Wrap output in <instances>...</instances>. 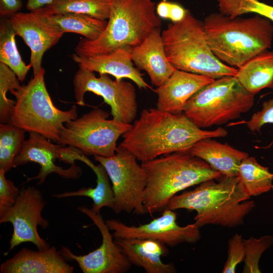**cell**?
I'll return each mask as SVG.
<instances>
[{
  "instance_id": "484cf974",
  "label": "cell",
  "mask_w": 273,
  "mask_h": 273,
  "mask_svg": "<svg viewBox=\"0 0 273 273\" xmlns=\"http://www.w3.org/2000/svg\"><path fill=\"white\" fill-rule=\"evenodd\" d=\"M237 177L250 197L272 190L273 174L267 167L259 164L255 157L248 156L241 162Z\"/></svg>"
},
{
  "instance_id": "52a82bcc",
  "label": "cell",
  "mask_w": 273,
  "mask_h": 273,
  "mask_svg": "<svg viewBox=\"0 0 273 273\" xmlns=\"http://www.w3.org/2000/svg\"><path fill=\"white\" fill-rule=\"evenodd\" d=\"M44 73L42 68L26 85L10 90L16 104L8 123L57 143L65 123L77 118V107L62 111L55 106L46 86Z\"/></svg>"
},
{
  "instance_id": "7c38bea8",
  "label": "cell",
  "mask_w": 273,
  "mask_h": 273,
  "mask_svg": "<svg viewBox=\"0 0 273 273\" xmlns=\"http://www.w3.org/2000/svg\"><path fill=\"white\" fill-rule=\"evenodd\" d=\"M46 204L41 191L37 188L28 187L21 189L14 205L0 218L1 223L10 222L13 228L7 253L25 242L33 243L38 250L50 247L37 231L38 226L43 229L49 226V221L41 214Z\"/></svg>"
},
{
  "instance_id": "8d00e7d4",
  "label": "cell",
  "mask_w": 273,
  "mask_h": 273,
  "mask_svg": "<svg viewBox=\"0 0 273 273\" xmlns=\"http://www.w3.org/2000/svg\"><path fill=\"white\" fill-rule=\"evenodd\" d=\"M188 10H186L180 5L171 2L169 18L172 23H175L182 20L186 16Z\"/></svg>"
},
{
  "instance_id": "6da1fadb",
  "label": "cell",
  "mask_w": 273,
  "mask_h": 273,
  "mask_svg": "<svg viewBox=\"0 0 273 273\" xmlns=\"http://www.w3.org/2000/svg\"><path fill=\"white\" fill-rule=\"evenodd\" d=\"M228 133L220 127L214 130L201 128L184 113L173 114L156 108L145 109L131 127L122 134L118 146L144 162L161 155L189 151L202 139L224 137Z\"/></svg>"
},
{
  "instance_id": "7a4b0ae2",
  "label": "cell",
  "mask_w": 273,
  "mask_h": 273,
  "mask_svg": "<svg viewBox=\"0 0 273 273\" xmlns=\"http://www.w3.org/2000/svg\"><path fill=\"white\" fill-rule=\"evenodd\" d=\"M203 182L194 189L173 196L165 209L194 210L195 224L233 228L242 225L255 207L237 176H222Z\"/></svg>"
},
{
  "instance_id": "d6986e66",
  "label": "cell",
  "mask_w": 273,
  "mask_h": 273,
  "mask_svg": "<svg viewBox=\"0 0 273 273\" xmlns=\"http://www.w3.org/2000/svg\"><path fill=\"white\" fill-rule=\"evenodd\" d=\"M54 246L34 251L22 248L2 263L1 273H72L74 267L67 263Z\"/></svg>"
},
{
  "instance_id": "e575fe53",
  "label": "cell",
  "mask_w": 273,
  "mask_h": 273,
  "mask_svg": "<svg viewBox=\"0 0 273 273\" xmlns=\"http://www.w3.org/2000/svg\"><path fill=\"white\" fill-rule=\"evenodd\" d=\"M246 126L252 132H260V129L265 124H273V99L264 101L262 109L254 113L251 118L245 122ZM273 145V139L264 149H268Z\"/></svg>"
},
{
  "instance_id": "ffe728a7",
  "label": "cell",
  "mask_w": 273,
  "mask_h": 273,
  "mask_svg": "<svg viewBox=\"0 0 273 273\" xmlns=\"http://www.w3.org/2000/svg\"><path fill=\"white\" fill-rule=\"evenodd\" d=\"M161 28L155 29L141 44L132 48L131 59L136 68L145 71L151 83L161 85L176 69L167 59Z\"/></svg>"
},
{
  "instance_id": "4316f807",
  "label": "cell",
  "mask_w": 273,
  "mask_h": 273,
  "mask_svg": "<svg viewBox=\"0 0 273 273\" xmlns=\"http://www.w3.org/2000/svg\"><path fill=\"white\" fill-rule=\"evenodd\" d=\"M111 0H56L32 11L41 15L73 13L107 20L110 15Z\"/></svg>"
},
{
  "instance_id": "1f68e13d",
  "label": "cell",
  "mask_w": 273,
  "mask_h": 273,
  "mask_svg": "<svg viewBox=\"0 0 273 273\" xmlns=\"http://www.w3.org/2000/svg\"><path fill=\"white\" fill-rule=\"evenodd\" d=\"M245 257L243 273H260L259 263L262 254L273 245V236L264 235L244 240Z\"/></svg>"
},
{
  "instance_id": "d6a6232c",
  "label": "cell",
  "mask_w": 273,
  "mask_h": 273,
  "mask_svg": "<svg viewBox=\"0 0 273 273\" xmlns=\"http://www.w3.org/2000/svg\"><path fill=\"white\" fill-rule=\"evenodd\" d=\"M245 249L244 239L241 235L235 234L228 242L227 260L222 273H235L237 266L244 260Z\"/></svg>"
},
{
  "instance_id": "f35d334b",
  "label": "cell",
  "mask_w": 273,
  "mask_h": 273,
  "mask_svg": "<svg viewBox=\"0 0 273 273\" xmlns=\"http://www.w3.org/2000/svg\"><path fill=\"white\" fill-rule=\"evenodd\" d=\"M56 0H27L26 8L30 12H32L47 5Z\"/></svg>"
},
{
  "instance_id": "3957f363",
  "label": "cell",
  "mask_w": 273,
  "mask_h": 273,
  "mask_svg": "<svg viewBox=\"0 0 273 273\" xmlns=\"http://www.w3.org/2000/svg\"><path fill=\"white\" fill-rule=\"evenodd\" d=\"M271 22L257 14L249 18H231L219 12L206 17L203 24L208 43L215 56L238 69L271 48Z\"/></svg>"
},
{
  "instance_id": "9a60e30c",
  "label": "cell",
  "mask_w": 273,
  "mask_h": 273,
  "mask_svg": "<svg viewBox=\"0 0 273 273\" xmlns=\"http://www.w3.org/2000/svg\"><path fill=\"white\" fill-rule=\"evenodd\" d=\"M50 140L36 132H29V138L23 143L21 149L15 157L13 167L24 165L33 162L40 166L39 172L35 176L28 178L25 183L38 179L37 184L44 183L47 176L55 173L65 178H77L82 173L81 168L75 164L67 169L57 165L55 160H60L63 145H55Z\"/></svg>"
},
{
  "instance_id": "cb8c5ba5",
  "label": "cell",
  "mask_w": 273,
  "mask_h": 273,
  "mask_svg": "<svg viewBox=\"0 0 273 273\" xmlns=\"http://www.w3.org/2000/svg\"><path fill=\"white\" fill-rule=\"evenodd\" d=\"M235 76L253 95L264 88L273 89V51L266 50L251 58L238 69Z\"/></svg>"
},
{
  "instance_id": "9c48e42d",
  "label": "cell",
  "mask_w": 273,
  "mask_h": 273,
  "mask_svg": "<svg viewBox=\"0 0 273 273\" xmlns=\"http://www.w3.org/2000/svg\"><path fill=\"white\" fill-rule=\"evenodd\" d=\"M109 116L107 112L97 108L65 123L57 143L74 147L85 155L114 156L118 139L132 125L108 119Z\"/></svg>"
},
{
  "instance_id": "83f0119b",
  "label": "cell",
  "mask_w": 273,
  "mask_h": 273,
  "mask_svg": "<svg viewBox=\"0 0 273 273\" xmlns=\"http://www.w3.org/2000/svg\"><path fill=\"white\" fill-rule=\"evenodd\" d=\"M14 30L9 18H1L0 62L7 65L23 82L32 65L26 64L17 49Z\"/></svg>"
},
{
  "instance_id": "836d02e7",
  "label": "cell",
  "mask_w": 273,
  "mask_h": 273,
  "mask_svg": "<svg viewBox=\"0 0 273 273\" xmlns=\"http://www.w3.org/2000/svg\"><path fill=\"white\" fill-rule=\"evenodd\" d=\"M6 172L0 169V218L15 203L20 190L5 177Z\"/></svg>"
},
{
  "instance_id": "4fadbf2b",
  "label": "cell",
  "mask_w": 273,
  "mask_h": 273,
  "mask_svg": "<svg viewBox=\"0 0 273 273\" xmlns=\"http://www.w3.org/2000/svg\"><path fill=\"white\" fill-rule=\"evenodd\" d=\"M176 215L174 210L165 209L160 216L144 224L128 225L115 219H107L106 223L115 239H151L171 247L198 241L201 238L200 228L195 223L179 225Z\"/></svg>"
},
{
  "instance_id": "7402d4cb",
  "label": "cell",
  "mask_w": 273,
  "mask_h": 273,
  "mask_svg": "<svg viewBox=\"0 0 273 273\" xmlns=\"http://www.w3.org/2000/svg\"><path fill=\"white\" fill-rule=\"evenodd\" d=\"M212 139L198 141L189 151L205 161L223 176H237L241 162L249 156L248 154Z\"/></svg>"
},
{
  "instance_id": "603a6c76",
  "label": "cell",
  "mask_w": 273,
  "mask_h": 273,
  "mask_svg": "<svg viewBox=\"0 0 273 273\" xmlns=\"http://www.w3.org/2000/svg\"><path fill=\"white\" fill-rule=\"evenodd\" d=\"M35 14L43 23L58 32L76 33L89 40L97 39L107 25V20L81 14L65 13L50 15Z\"/></svg>"
},
{
  "instance_id": "8992f818",
  "label": "cell",
  "mask_w": 273,
  "mask_h": 273,
  "mask_svg": "<svg viewBox=\"0 0 273 273\" xmlns=\"http://www.w3.org/2000/svg\"><path fill=\"white\" fill-rule=\"evenodd\" d=\"M161 35L167 59L176 69L214 79L237 74L238 69L215 56L208 43L203 22L189 11L180 21L169 23Z\"/></svg>"
},
{
  "instance_id": "5bb4252c",
  "label": "cell",
  "mask_w": 273,
  "mask_h": 273,
  "mask_svg": "<svg viewBox=\"0 0 273 273\" xmlns=\"http://www.w3.org/2000/svg\"><path fill=\"white\" fill-rule=\"evenodd\" d=\"M78 210L86 215L93 221L102 236V243L96 250L83 255L73 253L66 247H62V256L75 260L84 273H125L128 271L131 264L115 242L108 226L100 214L91 209L79 206Z\"/></svg>"
},
{
  "instance_id": "e0dca14e",
  "label": "cell",
  "mask_w": 273,
  "mask_h": 273,
  "mask_svg": "<svg viewBox=\"0 0 273 273\" xmlns=\"http://www.w3.org/2000/svg\"><path fill=\"white\" fill-rule=\"evenodd\" d=\"M131 49L129 47H120L107 54L90 56L74 53L71 58L79 68L97 72L100 74L111 75L117 80L128 78L133 81L139 88L151 89L140 70L132 63Z\"/></svg>"
},
{
  "instance_id": "d590c367",
  "label": "cell",
  "mask_w": 273,
  "mask_h": 273,
  "mask_svg": "<svg viewBox=\"0 0 273 273\" xmlns=\"http://www.w3.org/2000/svg\"><path fill=\"white\" fill-rule=\"evenodd\" d=\"M23 7L21 0H0L1 18H10Z\"/></svg>"
},
{
  "instance_id": "74e56055",
  "label": "cell",
  "mask_w": 273,
  "mask_h": 273,
  "mask_svg": "<svg viewBox=\"0 0 273 273\" xmlns=\"http://www.w3.org/2000/svg\"><path fill=\"white\" fill-rule=\"evenodd\" d=\"M170 5L171 2L166 0H163L157 4L156 12L160 18L169 19Z\"/></svg>"
},
{
  "instance_id": "4dcf8cb0",
  "label": "cell",
  "mask_w": 273,
  "mask_h": 273,
  "mask_svg": "<svg viewBox=\"0 0 273 273\" xmlns=\"http://www.w3.org/2000/svg\"><path fill=\"white\" fill-rule=\"evenodd\" d=\"M13 71L0 62V122L8 123L16 104V101L8 98L7 92L17 89L21 85Z\"/></svg>"
},
{
  "instance_id": "ab89813d",
  "label": "cell",
  "mask_w": 273,
  "mask_h": 273,
  "mask_svg": "<svg viewBox=\"0 0 273 273\" xmlns=\"http://www.w3.org/2000/svg\"><path fill=\"white\" fill-rule=\"evenodd\" d=\"M272 190H273V184H272Z\"/></svg>"
},
{
  "instance_id": "5b68a950",
  "label": "cell",
  "mask_w": 273,
  "mask_h": 273,
  "mask_svg": "<svg viewBox=\"0 0 273 273\" xmlns=\"http://www.w3.org/2000/svg\"><path fill=\"white\" fill-rule=\"evenodd\" d=\"M161 18L152 0H111L107 25L96 39H81L75 48L79 55L108 53L120 47H135L155 29Z\"/></svg>"
},
{
  "instance_id": "ba28073f",
  "label": "cell",
  "mask_w": 273,
  "mask_h": 273,
  "mask_svg": "<svg viewBox=\"0 0 273 273\" xmlns=\"http://www.w3.org/2000/svg\"><path fill=\"white\" fill-rule=\"evenodd\" d=\"M254 104V95L235 76H226L214 79L195 94L186 103L183 113L204 129L239 118Z\"/></svg>"
},
{
  "instance_id": "f1b7e54d",
  "label": "cell",
  "mask_w": 273,
  "mask_h": 273,
  "mask_svg": "<svg viewBox=\"0 0 273 273\" xmlns=\"http://www.w3.org/2000/svg\"><path fill=\"white\" fill-rule=\"evenodd\" d=\"M25 131L8 123L0 125V169L6 172L13 167L14 159L24 141Z\"/></svg>"
},
{
  "instance_id": "277c9868",
  "label": "cell",
  "mask_w": 273,
  "mask_h": 273,
  "mask_svg": "<svg viewBox=\"0 0 273 273\" xmlns=\"http://www.w3.org/2000/svg\"><path fill=\"white\" fill-rule=\"evenodd\" d=\"M147 174L144 194L146 213L164 210L179 192L223 175L189 151L176 152L142 162Z\"/></svg>"
},
{
  "instance_id": "8fae6325",
  "label": "cell",
  "mask_w": 273,
  "mask_h": 273,
  "mask_svg": "<svg viewBox=\"0 0 273 273\" xmlns=\"http://www.w3.org/2000/svg\"><path fill=\"white\" fill-rule=\"evenodd\" d=\"M74 97L76 104L85 105L84 96L92 92L103 98L110 106L113 119L131 124L138 113L136 95L134 85L129 82L112 80L109 74L96 77L94 72L79 68L73 80Z\"/></svg>"
},
{
  "instance_id": "f546056e",
  "label": "cell",
  "mask_w": 273,
  "mask_h": 273,
  "mask_svg": "<svg viewBox=\"0 0 273 273\" xmlns=\"http://www.w3.org/2000/svg\"><path fill=\"white\" fill-rule=\"evenodd\" d=\"M220 13L234 18L248 13H254L273 22V6L259 0H217Z\"/></svg>"
},
{
  "instance_id": "2e32d148",
  "label": "cell",
  "mask_w": 273,
  "mask_h": 273,
  "mask_svg": "<svg viewBox=\"0 0 273 273\" xmlns=\"http://www.w3.org/2000/svg\"><path fill=\"white\" fill-rule=\"evenodd\" d=\"M9 18L16 35L23 39L30 50V63L35 76L42 68L44 53L56 45L64 33L48 26L33 12H19Z\"/></svg>"
},
{
  "instance_id": "d4e9b609",
  "label": "cell",
  "mask_w": 273,
  "mask_h": 273,
  "mask_svg": "<svg viewBox=\"0 0 273 273\" xmlns=\"http://www.w3.org/2000/svg\"><path fill=\"white\" fill-rule=\"evenodd\" d=\"M86 155H81L79 160L85 163L94 172L97 176V185L95 188H82L76 191L66 192L52 194L56 198H64L74 196H83L90 198L93 202L92 210L99 214L104 207L113 209L114 205V196L110 178L104 166L99 163L95 165Z\"/></svg>"
},
{
  "instance_id": "44dd1931",
  "label": "cell",
  "mask_w": 273,
  "mask_h": 273,
  "mask_svg": "<svg viewBox=\"0 0 273 273\" xmlns=\"http://www.w3.org/2000/svg\"><path fill=\"white\" fill-rule=\"evenodd\" d=\"M115 242L131 263L143 268L147 273H174L176 271L172 263H165L162 257L167 256V245L158 241L141 239H115Z\"/></svg>"
},
{
  "instance_id": "ac0fdd59",
  "label": "cell",
  "mask_w": 273,
  "mask_h": 273,
  "mask_svg": "<svg viewBox=\"0 0 273 273\" xmlns=\"http://www.w3.org/2000/svg\"><path fill=\"white\" fill-rule=\"evenodd\" d=\"M214 80L206 76L176 69L154 90L158 97L156 108L173 114L182 113L189 99Z\"/></svg>"
},
{
  "instance_id": "30bf717a",
  "label": "cell",
  "mask_w": 273,
  "mask_h": 273,
  "mask_svg": "<svg viewBox=\"0 0 273 273\" xmlns=\"http://www.w3.org/2000/svg\"><path fill=\"white\" fill-rule=\"evenodd\" d=\"M95 160L104 166L111 181L114 196V212L116 214H146L143 202L147 174L142 165L138 163L136 157L118 146L114 156H95Z\"/></svg>"
}]
</instances>
